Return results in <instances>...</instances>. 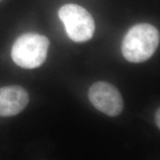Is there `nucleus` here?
Masks as SVG:
<instances>
[{"label":"nucleus","mask_w":160,"mask_h":160,"mask_svg":"<svg viewBox=\"0 0 160 160\" xmlns=\"http://www.w3.org/2000/svg\"><path fill=\"white\" fill-rule=\"evenodd\" d=\"M159 33L153 25L140 23L131 28L122 43V53L130 62L147 61L157 51Z\"/></svg>","instance_id":"obj_1"},{"label":"nucleus","mask_w":160,"mask_h":160,"mask_svg":"<svg viewBox=\"0 0 160 160\" xmlns=\"http://www.w3.org/2000/svg\"><path fill=\"white\" fill-rule=\"evenodd\" d=\"M49 46V39L45 36L25 33L13 43L11 58L16 65L22 68H37L45 62Z\"/></svg>","instance_id":"obj_2"},{"label":"nucleus","mask_w":160,"mask_h":160,"mask_svg":"<svg viewBox=\"0 0 160 160\" xmlns=\"http://www.w3.org/2000/svg\"><path fill=\"white\" fill-rule=\"evenodd\" d=\"M66 33L76 42H84L93 37L95 31L93 18L87 10L76 4H66L58 12Z\"/></svg>","instance_id":"obj_3"},{"label":"nucleus","mask_w":160,"mask_h":160,"mask_svg":"<svg viewBox=\"0 0 160 160\" xmlns=\"http://www.w3.org/2000/svg\"><path fill=\"white\" fill-rule=\"evenodd\" d=\"M88 98L98 111L109 117L122 113L124 102L121 93L115 86L107 82H97L90 88Z\"/></svg>","instance_id":"obj_4"},{"label":"nucleus","mask_w":160,"mask_h":160,"mask_svg":"<svg viewBox=\"0 0 160 160\" xmlns=\"http://www.w3.org/2000/svg\"><path fill=\"white\" fill-rule=\"evenodd\" d=\"M29 95L27 91L19 85L0 88V117H13L27 107Z\"/></svg>","instance_id":"obj_5"},{"label":"nucleus","mask_w":160,"mask_h":160,"mask_svg":"<svg viewBox=\"0 0 160 160\" xmlns=\"http://www.w3.org/2000/svg\"><path fill=\"white\" fill-rule=\"evenodd\" d=\"M155 119H156V125L158 128H159L160 127V111H159V108L157 109V113H156V117H155Z\"/></svg>","instance_id":"obj_6"},{"label":"nucleus","mask_w":160,"mask_h":160,"mask_svg":"<svg viewBox=\"0 0 160 160\" xmlns=\"http://www.w3.org/2000/svg\"><path fill=\"white\" fill-rule=\"evenodd\" d=\"M1 1H2V0H0V2H1Z\"/></svg>","instance_id":"obj_7"}]
</instances>
